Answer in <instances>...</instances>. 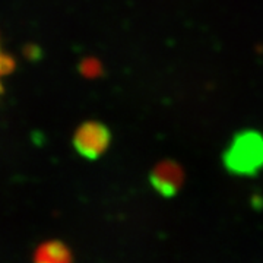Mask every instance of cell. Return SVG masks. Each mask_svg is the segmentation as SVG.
I'll use <instances>...</instances> for the list:
<instances>
[{
    "instance_id": "cell-2",
    "label": "cell",
    "mask_w": 263,
    "mask_h": 263,
    "mask_svg": "<svg viewBox=\"0 0 263 263\" xmlns=\"http://www.w3.org/2000/svg\"><path fill=\"white\" fill-rule=\"evenodd\" d=\"M111 143V132L101 122L82 123L73 135V148L85 160L95 161L103 157Z\"/></svg>"
},
{
    "instance_id": "cell-5",
    "label": "cell",
    "mask_w": 263,
    "mask_h": 263,
    "mask_svg": "<svg viewBox=\"0 0 263 263\" xmlns=\"http://www.w3.org/2000/svg\"><path fill=\"white\" fill-rule=\"evenodd\" d=\"M79 72L85 78L94 79V78H98V76L103 73V66L94 57H86L85 60L81 62V65H79Z\"/></svg>"
},
{
    "instance_id": "cell-6",
    "label": "cell",
    "mask_w": 263,
    "mask_h": 263,
    "mask_svg": "<svg viewBox=\"0 0 263 263\" xmlns=\"http://www.w3.org/2000/svg\"><path fill=\"white\" fill-rule=\"evenodd\" d=\"M22 53H24L25 59L29 60V62H40L43 59V48L40 47L38 44H32V43L25 44Z\"/></svg>"
},
{
    "instance_id": "cell-7",
    "label": "cell",
    "mask_w": 263,
    "mask_h": 263,
    "mask_svg": "<svg viewBox=\"0 0 263 263\" xmlns=\"http://www.w3.org/2000/svg\"><path fill=\"white\" fill-rule=\"evenodd\" d=\"M16 69V60L10 54H0V76L10 75Z\"/></svg>"
},
{
    "instance_id": "cell-4",
    "label": "cell",
    "mask_w": 263,
    "mask_h": 263,
    "mask_svg": "<svg viewBox=\"0 0 263 263\" xmlns=\"http://www.w3.org/2000/svg\"><path fill=\"white\" fill-rule=\"evenodd\" d=\"M32 263H73V256L65 243L50 240L35 249Z\"/></svg>"
},
{
    "instance_id": "cell-1",
    "label": "cell",
    "mask_w": 263,
    "mask_h": 263,
    "mask_svg": "<svg viewBox=\"0 0 263 263\" xmlns=\"http://www.w3.org/2000/svg\"><path fill=\"white\" fill-rule=\"evenodd\" d=\"M222 164L234 176L252 177L263 170V133L246 129L235 133L222 154Z\"/></svg>"
},
{
    "instance_id": "cell-3",
    "label": "cell",
    "mask_w": 263,
    "mask_h": 263,
    "mask_svg": "<svg viewBox=\"0 0 263 263\" xmlns=\"http://www.w3.org/2000/svg\"><path fill=\"white\" fill-rule=\"evenodd\" d=\"M184 173L176 161H161L149 174V183L154 190L162 197H173L183 186Z\"/></svg>"
}]
</instances>
